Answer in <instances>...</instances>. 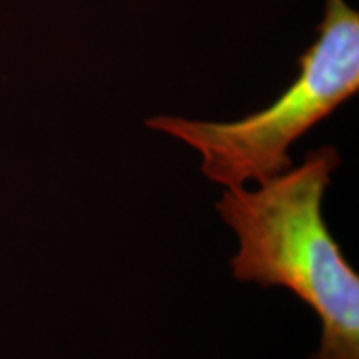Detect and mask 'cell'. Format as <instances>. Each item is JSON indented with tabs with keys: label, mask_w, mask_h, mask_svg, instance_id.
Listing matches in <instances>:
<instances>
[{
	"label": "cell",
	"mask_w": 359,
	"mask_h": 359,
	"mask_svg": "<svg viewBox=\"0 0 359 359\" xmlns=\"http://www.w3.org/2000/svg\"><path fill=\"white\" fill-rule=\"evenodd\" d=\"M339 163L334 147H321L257 191L226 188L215 205L240 241L235 280L283 286L318 314L321 343L309 359H359V276L321 210Z\"/></svg>",
	"instance_id": "6da1fadb"
},
{
	"label": "cell",
	"mask_w": 359,
	"mask_h": 359,
	"mask_svg": "<svg viewBox=\"0 0 359 359\" xmlns=\"http://www.w3.org/2000/svg\"><path fill=\"white\" fill-rule=\"evenodd\" d=\"M299 72L266 109L235 122L158 115L145 125L201 155V173L226 188L263 183L291 168L290 147L359 88V13L326 0L318 37L298 58Z\"/></svg>",
	"instance_id": "7a4b0ae2"
}]
</instances>
